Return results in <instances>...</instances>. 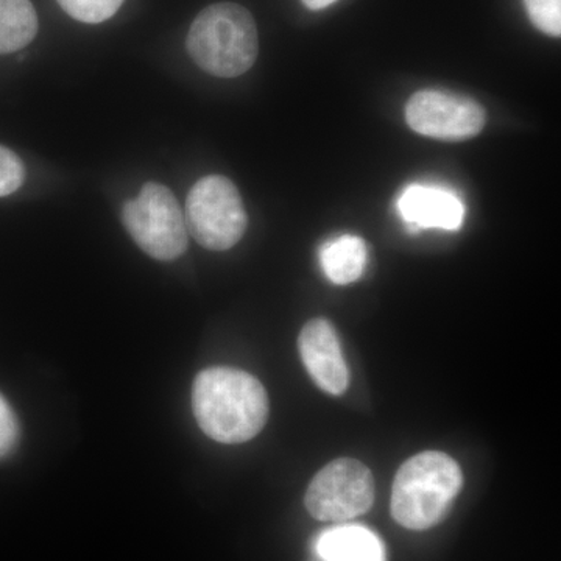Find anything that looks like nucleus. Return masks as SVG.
Returning <instances> with one entry per match:
<instances>
[{"label": "nucleus", "instance_id": "1", "mask_svg": "<svg viewBox=\"0 0 561 561\" xmlns=\"http://www.w3.org/2000/svg\"><path fill=\"white\" fill-rule=\"evenodd\" d=\"M192 409L201 430L213 440L239 445L256 437L268 419V397L260 379L232 367L198 373Z\"/></svg>", "mask_w": 561, "mask_h": 561}, {"label": "nucleus", "instance_id": "2", "mask_svg": "<svg viewBox=\"0 0 561 561\" xmlns=\"http://www.w3.org/2000/svg\"><path fill=\"white\" fill-rule=\"evenodd\" d=\"M461 486L463 474L448 454H416L405 460L394 476L391 516L405 529H431L446 518Z\"/></svg>", "mask_w": 561, "mask_h": 561}, {"label": "nucleus", "instance_id": "3", "mask_svg": "<svg viewBox=\"0 0 561 561\" xmlns=\"http://www.w3.org/2000/svg\"><path fill=\"white\" fill-rule=\"evenodd\" d=\"M186 47L192 60L205 72L234 79L256 61L260 51L256 22L238 3H214L192 22Z\"/></svg>", "mask_w": 561, "mask_h": 561}, {"label": "nucleus", "instance_id": "4", "mask_svg": "<svg viewBox=\"0 0 561 561\" xmlns=\"http://www.w3.org/2000/svg\"><path fill=\"white\" fill-rule=\"evenodd\" d=\"M122 224L133 241L153 260H179L187 250V232L184 213L173 192L160 183L144 184L139 197L125 202Z\"/></svg>", "mask_w": 561, "mask_h": 561}, {"label": "nucleus", "instance_id": "5", "mask_svg": "<svg viewBox=\"0 0 561 561\" xmlns=\"http://www.w3.org/2000/svg\"><path fill=\"white\" fill-rule=\"evenodd\" d=\"M187 232L203 249L230 250L245 234L249 217L231 180L203 176L192 186L184 210Z\"/></svg>", "mask_w": 561, "mask_h": 561}, {"label": "nucleus", "instance_id": "6", "mask_svg": "<svg viewBox=\"0 0 561 561\" xmlns=\"http://www.w3.org/2000/svg\"><path fill=\"white\" fill-rule=\"evenodd\" d=\"M375 494V478L368 467L359 460L337 459L317 472L305 504L319 522L345 523L370 511Z\"/></svg>", "mask_w": 561, "mask_h": 561}, {"label": "nucleus", "instance_id": "7", "mask_svg": "<svg viewBox=\"0 0 561 561\" xmlns=\"http://www.w3.org/2000/svg\"><path fill=\"white\" fill-rule=\"evenodd\" d=\"M405 121L413 131L426 138L467 140L483 130L485 110L465 95L424 90L413 94L405 106Z\"/></svg>", "mask_w": 561, "mask_h": 561}, {"label": "nucleus", "instance_id": "8", "mask_svg": "<svg viewBox=\"0 0 561 561\" xmlns=\"http://www.w3.org/2000/svg\"><path fill=\"white\" fill-rule=\"evenodd\" d=\"M298 350L312 381L327 393L341 397L348 389L350 373L341 341L330 321L313 319L302 327Z\"/></svg>", "mask_w": 561, "mask_h": 561}, {"label": "nucleus", "instance_id": "9", "mask_svg": "<svg viewBox=\"0 0 561 561\" xmlns=\"http://www.w3.org/2000/svg\"><path fill=\"white\" fill-rule=\"evenodd\" d=\"M398 210L409 231L426 228L460 230L465 220V205L454 192L430 184H412L398 198Z\"/></svg>", "mask_w": 561, "mask_h": 561}, {"label": "nucleus", "instance_id": "10", "mask_svg": "<svg viewBox=\"0 0 561 561\" xmlns=\"http://www.w3.org/2000/svg\"><path fill=\"white\" fill-rule=\"evenodd\" d=\"M316 551L323 561H386V549L378 535L351 524L323 531Z\"/></svg>", "mask_w": 561, "mask_h": 561}, {"label": "nucleus", "instance_id": "11", "mask_svg": "<svg viewBox=\"0 0 561 561\" xmlns=\"http://www.w3.org/2000/svg\"><path fill=\"white\" fill-rule=\"evenodd\" d=\"M367 243L357 236H341L320 249L321 268L328 279L337 286L359 279L367 267Z\"/></svg>", "mask_w": 561, "mask_h": 561}, {"label": "nucleus", "instance_id": "12", "mask_svg": "<svg viewBox=\"0 0 561 561\" xmlns=\"http://www.w3.org/2000/svg\"><path fill=\"white\" fill-rule=\"evenodd\" d=\"M38 28L32 0H0V55L27 47L38 35Z\"/></svg>", "mask_w": 561, "mask_h": 561}, {"label": "nucleus", "instance_id": "13", "mask_svg": "<svg viewBox=\"0 0 561 561\" xmlns=\"http://www.w3.org/2000/svg\"><path fill=\"white\" fill-rule=\"evenodd\" d=\"M125 0H58L62 10L84 24H101L119 11Z\"/></svg>", "mask_w": 561, "mask_h": 561}, {"label": "nucleus", "instance_id": "14", "mask_svg": "<svg viewBox=\"0 0 561 561\" xmlns=\"http://www.w3.org/2000/svg\"><path fill=\"white\" fill-rule=\"evenodd\" d=\"M531 24L549 36L561 35V0H524Z\"/></svg>", "mask_w": 561, "mask_h": 561}, {"label": "nucleus", "instance_id": "15", "mask_svg": "<svg viewBox=\"0 0 561 561\" xmlns=\"http://www.w3.org/2000/svg\"><path fill=\"white\" fill-rule=\"evenodd\" d=\"M24 181V162L14 151L0 146V198L14 194Z\"/></svg>", "mask_w": 561, "mask_h": 561}, {"label": "nucleus", "instance_id": "16", "mask_svg": "<svg viewBox=\"0 0 561 561\" xmlns=\"http://www.w3.org/2000/svg\"><path fill=\"white\" fill-rule=\"evenodd\" d=\"M21 438L20 420L7 398L0 393V460L18 448Z\"/></svg>", "mask_w": 561, "mask_h": 561}, {"label": "nucleus", "instance_id": "17", "mask_svg": "<svg viewBox=\"0 0 561 561\" xmlns=\"http://www.w3.org/2000/svg\"><path fill=\"white\" fill-rule=\"evenodd\" d=\"M309 10L319 11L328 9L332 3L337 2V0H301Z\"/></svg>", "mask_w": 561, "mask_h": 561}]
</instances>
